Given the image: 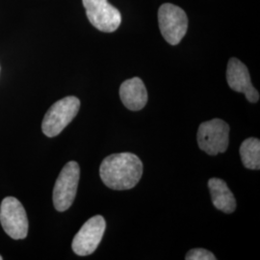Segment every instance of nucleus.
<instances>
[{"label":"nucleus","mask_w":260,"mask_h":260,"mask_svg":"<svg viewBox=\"0 0 260 260\" xmlns=\"http://www.w3.org/2000/svg\"><path fill=\"white\" fill-rule=\"evenodd\" d=\"M100 175L110 189L128 190L138 184L143 175V163L131 152L115 153L103 159Z\"/></svg>","instance_id":"nucleus-1"},{"label":"nucleus","mask_w":260,"mask_h":260,"mask_svg":"<svg viewBox=\"0 0 260 260\" xmlns=\"http://www.w3.org/2000/svg\"><path fill=\"white\" fill-rule=\"evenodd\" d=\"M80 108L76 96H67L54 103L45 115L42 129L47 137L59 135L75 118Z\"/></svg>","instance_id":"nucleus-2"},{"label":"nucleus","mask_w":260,"mask_h":260,"mask_svg":"<svg viewBox=\"0 0 260 260\" xmlns=\"http://www.w3.org/2000/svg\"><path fill=\"white\" fill-rule=\"evenodd\" d=\"M198 144L209 155L223 153L230 143V125L221 119L203 122L198 130Z\"/></svg>","instance_id":"nucleus-3"},{"label":"nucleus","mask_w":260,"mask_h":260,"mask_svg":"<svg viewBox=\"0 0 260 260\" xmlns=\"http://www.w3.org/2000/svg\"><path fill=\"white\" fill-rule=\"evenodd\" d=\"M80 177V168L75 161L67 163L56 180L53 189V205L56 210L64 212L75 201Z\"/></svg>","instance_id":"nucleus-4"},{"label":"nucleus","mask_w":260,"mask_h":260,"mask_svg":"<svg viewBox=\"0 0 260 260\" xmlns=\"http://www.w3.org/2000/svg\"><path fill=\"white\" fill-rule=\"evenodd\" d=\"M158 22L162 36L172 46L181 42L188 29L185 12L171 3L163 4L158 10Z\"/></svg>","instance_id":"nucleus-5"},{"label":"nucleus","mask_w":260,"mask_h":260,"mask_svg":"<svg viewBox=\"0 0 260 260\" xmlns=\"http://www.w3.org/2000/svg\"><path fill=\"white\" fill-rule=\"evenodd\" d=\"M0 223L4 232L15 240L24 239L27 236V215L20 202L14 197H7L2 201Z\"/></svg>","instance_id":"nucleus-6"},{"label":"nucleus","mask_w":260,"mask_h":260,"mask_svg":"<svg viewBox=\"0 0 260 260\" xmlns=\"http://www.w3.org/2000/svg\"><path fill=\"white\" fill-rule=\"evenodd\" d=\"M88 19L92 25L105 33H112L120 27V11L107 0H82Z\"/></svg>","instance_id":"nucleus-7"},{"label":"nucleus","mask_w":260,"mask_h":260,"mask_svg":"<svg viewBox=\"0 0 260 260\" xmlns=\"http://www.w3.org/2000/svg\"><path fill=\"white\" fill-rule=\"evenodd\" d=\"M106 229V222L103 216L96 215L84 223L80 231L76 233L72 248L79 256L92 254L103 239Z\"/></svg>","instance_id":"nucleus-8"},{"label":"nucleus","mask_w":260,"mask_h":260,"mask_svg":"<svg viewBox=\"0 0 260 260\" xmlns=\"http://www.w3.org/2000/svg\"><path fill=\"white\" fill-rule=\"evenodd\" d=\"M226 80L229 86L237 93H245L250 103H257L259 93L252 86L248 68L240 60L232 58L229 61L226 70Z\"/></svg>","instance_id":"nucleus-9"},{"label":"nucleus","mask_w":260,"mask_h":260,"mask_svg":"<svg viewBox=\"0 0 260 260\" xmlns=\"http://www.w3.org/2000/svg\"><path fill=\"white\" fill-rule=\"evenodd\" d=\"M120 96L123 105L131 111H139L148 103L146 86L139 77H133L121 84Z\"/></svg>","instance_id":"nucleus-10"},{"label":"nucleus","mask_w":260,"mask_h":260,"mask_svg":"<svg viewBox=\"0 0 260 260\" xmlns=\"http://www.w3.org/2000/svg\"><path fill=\"white\" fill-rule=\"evenodd\" d=\"M208 188L214 206L224 213H233L236 209V201L228 184L221 178H210Z\"/></svg>","instance_id":"nucleus-11"},{"label":"nucleus","mask_w":260,"mask_h":260,"mask_svg":"<svg viewBox=\"0 0 260 260\" xmlns=\"http://www.w3.org/2000/svg\"><path fill=\"white\" fill-rule=\"evenodd\" d=\"M240 156L243 165L250 170L260 169V141L256 138L245 140L240 147Z\"/></svg>","instance_id":"nucleus-12"},{"label":"nucleus","mask_w":260,"mask_h":260,"mask_svg":"<svg viewBox=\"0 0 260 260\" xmlns=\"http://www.w3.org/2000/svg\"><path fill=\"white\" fill-rule=\"evenodd\" d=\"M186 260H216L217 257L214 255L211 251H207L205 249H193L186 254Z\"/></svg>","instance_id":"nucleus-13"},{"label":"nucleus","mask_w":260,"mask_h":260,"mask_svg":"<svg viewBox=\"0 0 260 260\" xmlns=\"http://www.w3.org/2000/svg\"><path fill=\"white\" fill-rule=\"evenodd\" d=\"M3 259V258H2V256H1V255H0V260H2Z\"/></svg>","instance_id":"nucleus-14"}]
</instances>
